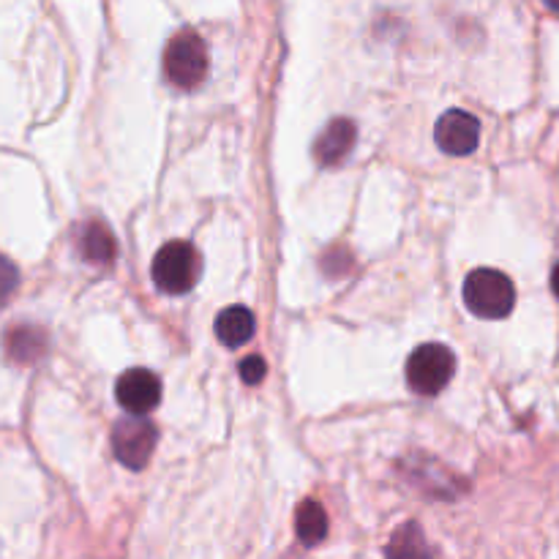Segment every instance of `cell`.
Masks as SVG:
<instances>
[{
	"instance_id": "obj_2",
	"label": "cell",
	"mask_w": 559,
	"mask_h": 559,
	"mask_svg": "<svg viewBox=\"0 0 559 559\" xmlns=\"http://www.w3.org/2000/svg\"><path fill=\"white\" fill-rule=\"evenodd\" d=\"M207 66H211V58H207V47L200 33L183 27L169 38L167 49H164V74L175 87L191 91V87L202 85V80L207 76Z\"/></svg>"
},
{
	"instance_id": "obj_15",
	"label": "cell",
	"mask_w": 559,
	"mask_h": 559,
	"mask_svg": "<svg viewBox=\"0 0 559 559\" xmlns=\"http://www.w3.org/2000/svg\"><path fill=\"white\" fill-rule=\"evenodd\" d=\"M551 289H555V295L559 298V262L555 265V271H551Z\"/></svg>"
},
{
	"instance_id": "obj_6",
	"label": "cell",
	"mask_w": 559,
	"mask_h": 559,
	"mask_svg": "<svg viewBox=\"0 0 559 559\" xmlns=\"http://www.w3.org/2000/svg\"><path fill=\"white\" fill-rule=\"evenodd\" d=\"M435 140L448 156H469L480 145V120L464 109H448L437 120Z\"/></svg>"
},
{
	"instance_id": "obj_12",
	"label": "cell",
	"mask_w": 559,
	"mask_h": 559,
	"mask_svg": "<svg viewBox=\"0 0 559 559\" xmlns=\"http://www.w3.org/2000/svg\"><path fill=\"white\" fill-rule=\"evenodd\" d=\"M5 349H9V355L16 364H36L44 355V349H47V336L38 328H14L5 336Z\"/></svg>"
},
{
	"instance_id": "obj_9",
	"label": "cell",
	"mask_w": 559,
	"mask_h": 559,
	"mask_svg": "<svg viewBox=\"0 0 559 559\" xmlns=\"http://www.w3.org/2000/svg\"><path fill=\"white\" fill-rule=\"evenodd\" d=\"M76 249H80L82 260H87L91 265H109L118 254V243L102 222L82 224L76 233Z\"/></svg>"
},
{
	"instance_id": "obj_3",
	"label": "cell",
	"mask_w": 559,
	"mask_h": 559,
	"mask_svg": "<svg viewBox=\"0 0 559 559\" xmlns=\"http://www.w3.org/2000/svg\"><path fill=\"white\" fill-rule=\"evenodd\" d=\"M202 273V257L186 240H169L153 257V282L167 295H186L194 289Z\"/></svg>"
},
{
	"instance_id": "obj_11",
	"label": "cell",
	"mask_w": 559,
	"mask_h": 559,
	"mask_svg": "<svg viewBox=\"0 0 559 559\" xmlns=\"http://www.w3.org/2000/svg\"><path fill=\"white\" fill-rule=\"evenodd\" d=\"M295 535L304 546L314 549L325 540L328 535V516L322 511L320 502L314 500H306L298 506V513H295Z\"/></svg>"
},
{
	"instance_id": "obj_1",
	"label": "cell",
	"mask_w": 559,
	"mask_h": 559,
	"mask_svg": "<svg viewBox=\"0 0 559 559\" xmlns=\"http://www.w3.org/2000/svg\"><path fill=\"white\" fill-rule=\"evenodd\" d=\"M464 304L484 320H502L516 306V287L502 271L478 267L464 278Z\"/></svg>"
},
{
	"instance_id": "obj_13",
	"label": "cell",
	"mask_w": 559,
	"mask_h": 559,
	"mask_svg": "<svg viewBox=\"0 0 559 559\" xmlns=\"http://www.w3.org/2000/svg\"><path fill=\"white\" fill-rule=\"evenodd\" d=\"M20 287V267L9 260V257L0 254V306H5L11 300V295Z\"/></svg>"
},
{
	"instance_id": "obj_5",
	"label": "cell",
	"mask_w": 559,
	"mask_h": 559,
	"mask_svg": "<svg viewBox=\"0 0 559 559\" xmlns=\"http://www.w3.org/2000/svg\"><path fill=\"white\" fill-rule=\"evenodd\" d=\"M158 431L151 420H145L142 415H129V418L118 420L112 429V451L123 467L140 469L147 467L153 451H156Z\"/></svg>"
},
{
	"instance_id": "obj_4",
	"label": "cell",
	"mask_w": 559,
	"mask_h": 559,
	"mask_svg": "<svg viewBox=\"0 0 559 559\" xmlns=\"http://www.w3.org/2000/svg\"><path fill=\"white\" fill-rule=\"evenodd\" d=\"M456 374V355L445 344H424L407 358V385L418 396H437Z\"/></svg>"
},
{
	"instance_id": "obj_14",
	"label": "cell",
	"mask_w": 559,
	"mask_h": 559,
	"mask_svg": "<svg viewBox=\"0 0 559 559\" xmlns=\"http://www.w3.org/2000/svg\"><path fill=\"white\" fill-rule=\"evenodd\" d=\"M265 374H267V366L260 355H249V358L240 364V380H243L246 385H260V382L265 380Z\"/></svg>"
},
{
	"instance_id": "obj_8",
	"label": "cell",
	"mask_w": 559,
	"mask_h": 559,
	"mask_svg": "<svg viewBox=\"0 0 559 559\" xmlns=\"http://www.w3.org/2000/svg\"><path fill=\"white\" fill-rule=\"evenodd\" d=\"M358 142V129L349 118H336L322 129V134L314 142V158L322 167H338L344 158L353 153Z\"/></svg>"
},
{
	"instance_id": "obj_10",
	"label": "cell",
	"mask_w": 559,
	"mask_h": 559,
	"mask_svg": "<svg viewBox=\"0 0 559 559\" xmlns=\"http://www.w3.org/2000/svg\"><path fill=\"white\" fill-rule=\"evenodd\" d=\"M257 333V320L246 306H229L216 317V336L224 347L235 349L251 342Z\"/></svg>"
},
{
	"instance_id": "obj_16",
	"label": "cell",
	"mask_w": 559,
	"mask_h": 559,
	"mask_svg": "<svg viewBox=\"0 0 559 559\" xmlns=\"http://www.w3.org/2000/svg\"><path fill=\"white\" fill-rule=\"evenodd\" d=\"M544 3H546V9L555 11V14H559V0H544Z\"/></svg>"
},
{
	"instance_id": "obj_7",
	"label": "cell",
	"mask_w": 559,
	"mask_h": 559,
	"mask_svg": "<svg viewBox=\"0 0 559 559\" xmlns=\"http://www.w3.org/2000/svg\"><path fill=\"white\" fill-rule=\"evenodd\" d=\"M115 399L129 415H147L162 402V380L147 369H129L115 385Z\"/></svg>"
}]
</instances>
